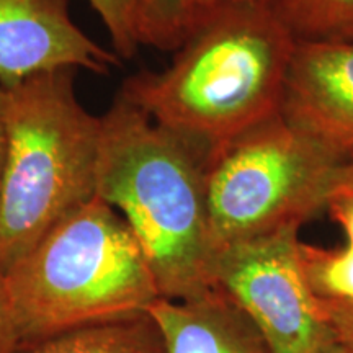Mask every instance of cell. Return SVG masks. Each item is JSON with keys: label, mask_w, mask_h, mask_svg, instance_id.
I'll use <instances>...</instances> for the list:
<instances>
[{"label": "cell", "mask_w": 353, "mask_h": 353, "mask_svg": "<svg viewBox=\"0 0 353 353\" xmlns=\"http://www.w3.org/2000/svg\"><path fill=\"white\" fill-rule=\"evenodd\" d=\"M294 44L268 0L219 8L188 33L169 68L126 79L120 95L206 167L234 139L280 114Z\"/></svg>", "instance_id": "obj_1"}, {"label": "cell", "mask_w": 353, "mask_h": 353, "mask_svg": "<svg viewBox=\"0 0 353 353\" xmlns=\"http://www.w3.org/2000/svg\"><path fill=\"white\" fill-rule=\"evenodd\" d=\"M97 196L138 239L159 296L185 301L214 290L205 165L120 94L101 114Z\"/></svg>", "instance_id": "obj_2"}, {"label": "cell", "mask_w": 353, "mask_h": 353, "mask_svg": "<svg viewBox=\"0 0 353 353\" xmlns=\"http://www.w3.org/2000/svg\"><path fill=\"white\" fill-rule=\"evenodd\" d=\"M3 278L21 343L144 314L161 298L138 239L99 196L59 221Z\"/></svg>", "instance_id": "obj_3"}, {"label": "cell", "mask_w": 353, "mask_h": 353, "mask_svg": "<svg viewBox=\"0 0 353 353\" xmlns=\"http://www.w3.org/2000/svg\"><path fill=\"white\" fill-rule=\"evenodd\" d=\"M74 69L6 87L7 161L0 188V273L97 196L101 117L74 88Z\"/></svg>", "instance_id": "obj_4"}, {"label": "cell", "mask_w": 353, "mask_h": 353, "mask_svg": "<svg viewBox=\"0 0 353 353\" xmlns=\"http://www.w3.org/2000/svg\"><path fill=\"white\" fill-rule=\"evenodd\" d=\"M343 164L280 114L234 139L205 167L216 254L291 224L303 226L327 208Z\"/></svg>", "instance_id": "obj_5"}, {"label": "cell", "mask_w": 353, "mask_h": 353, "mask_svg": "<svg viewBox=\"0 0 353 353\" xmlns=\"http://www.w3.org/2000/svg\"><path fill=\"white\" fill-rule=\"evenodd\" d=\"M299 229L291 224L216 254L214 290L249 317L272 353H324L335 343L304 278Z\"/></svg>", "instance_id": "obj_6"}, {"label": "cell", "mask_w": 353, "mask_h": 353, "mask_svg": "<svg viewBox=\"0 0 353 353\" xmlns=\"http://www.w3.org/2000/svg\"><path fill=\"white\" fill-rule=\"evenodd\" d=\"M280 117L330 156L353 157V39L296 41Z\"/></svg>", "instance_id": "obj_7"}, {"label": "cell", "mask_w": 353, "mask_h": 353, "mask_svg": "<svg viewBox=\"0 0 353 353\" xmlns=\"http://www.w3.org/2000/svg\"><path fill=\"white\" fill-rule=\"evenodd\" d=\"M113 65H120V56L74 23L69 0H0L2 85L59 69L107 76Z\"/></svg>", "instance_id": "obj_8"}, {"label": "cell", "mask_w": 353, "mask_h": 353, "mask_svg": "<svg viewBox=\"0 0 353 353\" xmlns=\"http://www.w3.org/2000/svg\"><path fill=\"white\" fill-rule=\"evenodd\" d=\"M164 339L165 353H272L244 312L218 290L149 307Z\"/></svg>", "instance_id": "obj_9"}, {"label": "cell", "mask_w": 353, "mask_h": 353, "mask_svg": "<svg viewBox=\"0 0 353 353\" xmlns=\"http://www.w3.org/2000/svg\"><path fill=\"white\" fill-rule=\"evenodd\" d=\"M15 353H165V347L148 311L21 343Z\"/></svg>", "instance_id": "obj_10"}, {"label": "cell", "mask_w": 353, "mask_h": 353, "mask_svg": "<svg viewBox=\"0 0 353 353\" xmlns=\"http://www.w3.org/2000/svg\"><path fill=\"white\" fill-rule=\"evenodd\" d=\"M257 0H138L134 26L139 44L176 50L200 21L219 8Z\"/></svg>", "instance_id": "obj_11"}, {"label": "cell", "mask_w": 353, "mask_h": 353, "mask_svg": "<svg viewBox=\"0 0 353 353\" xmlns=\"http://www.w3.org/2000/svg\"><path fill=\"white\" fill-rule=\"evenodd\" d=\"M296 41L353 39V0H268Z\"/></svg>", "instance_id": "obj_12"}, {"label": "cell", "mask_w": 353, "mask_h": 353, "mask_svg": "<svg viewBox=\"0 0 353 353\" xmlns=\"http://www.w3.org/2000/svg\"><path fill=\"white\" fill-rule=\"evenodd\" d=\"M299 260L311 293L327 301L353 303V247L299 244Z\"/></svg>", "instance_id": "obj_13"}, {"label": "cell", "mask_w": 353, "mask_h": 353, "mask_svg": "<svg viewBox=\"0 0 353 353\" xmlns=\"http://www.w3.org/2000/svg\"><path fill=\"white\" fill-rule=\"evenodd\" d=\"M138 0H88L99 13L112 39L113 50L120 57H132L138 51L134 15Z\"/></svg>", "instance_id": "obj_14"}, {"label": "cell", "mask_w": 353, "mask_h": 353, "mask_svg": "<svg viewBox=\"0 0 353 353\" xmlns=\"http://www.w3.org/2000/svg\"><path fill=\"white\" fill-rule=\"evenodd\" d=\"M317 314L332 330L335 342L353 350V303L327 301L314 296Z\"/></svg>", "instance_id": "obj_15"}, {"label": "cell", "mask_w": 353, "mask_h": 353, "mask_svg": "<svg viewBox=\"0 0 353 353\" xmlns=\"http://www.w3.org/2000/svg\"><path fill=\"white\" fill-rule=\"evenodd\" d=\"M330 218L343 229L347 245L353 247V187L337 180L332 195L329 198L327 208Z\"/></svg>", "instance_id": "obj_16"}, {"label": "cell", "mask_w": 353, "mask_h": 353, "mask_svg": "<svg viewBox=\"0 0 353 353\" xmlns=\"http://www.w3.org/2000/svg\"><path fill=\"white\" fill-rule=\"evenodd\" d=\"M21 345V335L8 299L6 278L0 273V353H15Z\"/></svg>", "instance_id": "obj_17"}, {"label": "cell", "mask_w": 353, "mask_h": 353, "mask_svg": "<svg viewBox=\"0 0 353 353\" xmlns=\"http://www.w3.org/2000/svg\"><path fill=\"white\" fill-rule=\"evenodd\" d=\"M7 161V95L6 85L0 82V188L3 182Z\"/></svg>", "instance_id": "obj_18"}, {"label": "cell", "mask_w": 353, "mask_h": 353, "mask_svg": "<svg viewBox=\"0 0 353 353\" xmlns=\"http://www.w3.org/2000/svg\"><path fill=\"white\" fill-rule=\"evenodd\" d=\"M339 182L352 185L353 187V157L342 165L341 174H339Z\"/></svg>", "instance_id": "obj_19"}, {"label": "cell", "mask_w": 353, "mask_h": 353, "mask_svg": "<svg viewBox=\"0 0 353 353\" xmlns=\"http://www.w3.org/2000/svg\"><path fill=\"white\" fill-rule=\"evenodd\" d=\"M324 353H353V350H350V348L345 347V345H342V343L335 342Z\"/></svg>", "instance_id": "obj_20"}]
</instances>
